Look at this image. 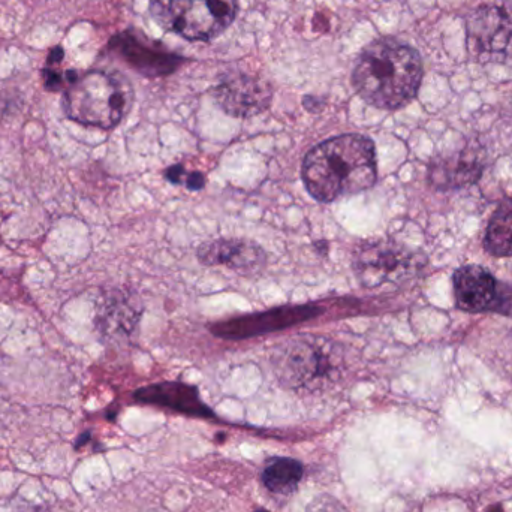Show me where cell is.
<instances>
[{"label":"cell","instance_id":"cell-4","mask_svg":"<svg viewBox=\"0 0 512 512\" xmlns=\"http://www.w3.org/2000/svg\"><path fill=\"white\" fill-rule=\"evenodd\" d=\"M342 355L319 337H295L274 349L271 364L277 378L294 390H316L340 372Z\"/></svg>","mask_w":512,"mask_h":512},{"label":"cell","instance_id":"cell-12","mask_svg":"<svg viewBox=\"0 0 512 512\" xmlns=\"http://www.w3.org/2000/svg\"><path fill=\"white\" fill-rule=\"evenodd\" d=\"M484 170V158L475 147H465L450 155L433 159L429 167V182L439 191H451L474 185Z\"/></svg>","mask_w":512,"mask_h":512},{"label":"cell","instance_id":"cell-18","mask_svg":"<svg viewBox=\"0 0 512 512\" xmlns=\"http://www.w3.org/2000/svg\"><path fill=\"white\" fill-rule=\"evenodd\" d=\"M63 50L60 47L53 48L48 54L47 63L45 68L42 69V77H44L45 89L50 92H59V90L66 89L69 81L74 77L75 71H60L59 65L63 60Z\"/></svg>","mask_w":512,"mask_h":512},{"label":"cell","instance_id":"cell-8","mask_svg":"<svg viewBox=\"0 0 512 512\" xmlns=\"http://www.w3.org/2000/svg\"><path fill=\"white\" fill-rule=\"evenodd\" d=\"M454 297L469 313L512 315V288L481 265H463L453 274Z\"/></svg>","mask_w":512,"mask_h":512},{"label":"cell","instance_id":"cell-11","mask_svg":"<svg viewBox=\"0 0 512 512\" xmlns=\"http://www.w3.org/2000/svg\"><path fill=\"white\" fill-rule=\"evenodd\" d=\"M321 313L318 306H283L255 315L242 316V318L228 319L213 325L215 336L222 339H248V337L261 336L265 333L283 330L292 325L309 321Z\"/></svg>","mask_w":512,"mask_h":512},{"label":"cell","instance_id":"cell-14","mask_svg":"<svg viewBox=\"0 0 512 512\" xmlns=\"http://www.w3.org/2000/svg\"><path fill=\"white\" fill-rule=\"evenodd\" d=\"M143 306L135 295L114 291L102 301L98 310V327L104 336L128 337L140 322Z\"/></svg>","mask_w":512,"mask_h":512},{"label":"cell","instance_id":"cell-6","mask_svg":"<svg viewBox=\"0 0 512 512\" xmlns=\"http://www.w3.org/2000/svg\"><path fill=\"white\" fill-rule=\"evenodd\" d=\"M423 256L391 240L364 243L355 252L352 267L361 285L376 288L384 283H399L415 276L423 267Z\"/></svg>","mask_w":512,"mask_h":512},{"label":"cell","instance_id":"cell-19","mask_svg":"<svg viewBox=\"0 0 512 512\" xmlns=\"http://www.w3.org/2000/svg\"><path fill=\"white\" fill-rule=\"evenodd\" d=\"M426 512H471V508L459 498H439L427 505Z\"/></svg>","mask_w":512,"mask_h":512},{"label":"cell","instance_id":"cell-17","mask_svg":"<svg viewBox=\"0 0 512 512\" xmlns=\"http://www.w3.org/2000/svg\"><path fill=\"white\" fill-rule=\"evenodd\" d=\"M304 469L297 460L277 457L270 460L262 471V481L270 492L289 495L297 489L303 478Z\"/></svg>","mask_w":512,"mask_h":512},{"label":"cell","instance_id":"cell-23","mask_svg":"<svg viewBox=\"0 0 512 512\" xmlns=\"http://www.w3.org/2000/svg\"><path fill=\"white\" fill-rule=\"evenodd\" d=\"M89 438H90V433H84V435H81L80 438L77 439V444H75V450H78V448H80L81 445L86 444V441Z\"/></svg>","mask_w":512,"mask_h":512},{"label":"cell","instance_id":"cell-20","mask_svg":"<svg viewBox=\"0 0 512 512\" xmlns=\"http://www.w3.org/2000/svg\"><path fill=\"white\" fill-rule=\"evenodd\" d=\"M307 512H348L333 496L322 495L313 499L307 507Z\"/></svg>","mask_w":512,"mask_h":512},{"label":"cell","instance_id":"cell-21","mask_svg":"<svg viewBox=\"0 0 512 512\" xmlns=\"http://www.w3.org/2000/svg\"><path fill=\"white\" fill-rule=\"evenodd\" d=\"M165 177H167L171 183H174V185H185L188 173H186L183 165H173V167H170L165 171Z\"/></svg>","mask_w":512,"mask_h":512},{"label":"cell","instance_id":"cell-2","mask_svg":"<svg viewBox=\"0 0 512 512\" xmlns=\"http://www.w3.org/2000/svg\"><path fill=\"white\" fill-rule=\"evenodd\" d=\"M423 74V60L415 48L394 38H379L358 54L351 81L367 104L399 110L415 99Z\"/></svg>","mask_w":512,"mask_h":512},{"label":"cell","instance_id":"cell-16","mask_svg":"<svg viewBox=\"0 0 512 512\" xmlns=\"http://www.w3.org/2000/svg\"><path fill=\"white\" fill-rule=\"evenodd\" d=\"M484 246L498 258L512 256V197L502 201L490 218Z\"/></svg>","mask_w":512,"mask_h":512},{"label":"cell","instance_id":"cell-1","mask_svg":"<svg viewBox=\"0 0 512 512\" xmlns=\"http://www.w3.org/2000/svg\"><path fill=\"white\" fill-rule=\"evenodd\" d=\"M301 177L310 197L321 203L367 191L378 179L375 143L360 134L322 141L304 158Z\"/></svg>","mask_w":512,"mask_h":512},{"label":"cell","instance_id":"cell-13","mask_svg":"<svg viewBox=\"0 0 512 512\" xmlns=\"http://www.w3.org/2000/svg\"><path fill=\"white\" fill-rule=\"evenodd\" d=\"M201 264L207 267H228L242 274H255L267 264V255L248 240L221 239L204 243L197 252Z\"/></svg>","mask_w":512,"mask_h":512},{"label":"cell","instance_id":"cell-15","mask_svg":"<svg viewBox=\"0 0 512 512\" xmlns=\"http://www.w3.org/2000/svg\"><path fill=\"white\" fill-rule=\"evenodd\" d=\"M135 399L141 403L165 406L183 414L195 417H210L212 411L201 402L198 391L180 382H162L141 388L135 393Z\"/></svg>","mask_w":512,"mask_h":512},{"label":"cell","instance_id":"cell-10","mask_svg":"<svg viewBox=\"0 0 512 512\" xmlns=\"http://www.w3.org/2000/svg\"><path fill=\"white\" fill-rule=\"evenodd\" d=\"M213 98L225 113L237 119H248L270 107L273 89L270 83L256 75L230 72L216 84Z\"/></svg>","mask_w":512,"mask_h":512},{"label":"cell","instance_id":"cell-22","mask_svg":"<svg viewBox=\"0 0 512 512\" xmlns=\"http://www.w3.org/2000/svg\"><path fill=\"white\" fill-rule=\"evenodd\" d=\"M185 185L186 188L191 189V191H200V189H203L204 185H206V179H204L201 173H188Z\"/></svg>","mask_w":512,"mask_h":512},{"label":"cell","instance_id":"cell-9","mask_svg":"<svg viewBox=\"0 0 512 512\" xmlns=\"http://www.w3.org/2000/svg\"><path fill=\"white\" fill-rule=\"evenodd\" d=\"M108 50L144 77H165L185 63V57L168 51L159 42L147 39L138 30L117 33L108 42Z\"/></svg>","mask_w":512,"mask_h":512},{"label":"cell","instance_id":"cell-7","mask_svg":"<svg viewBox=\"0 0 512 512\" xmlns=\"http://www.w3.org/2000/svg\"><path fill=\"white\" fill-rule=\"evenodd\" d=\"M466 36L469 51L478 62L512 59V0L487 3L471 12Z\"/></svg>","mask_w":512,"mask_h":512},{"label":"cell","instance_id":"cell-24","mask_svg":"<svg viewBox=\"0 0 512 512\" xmlns=\"http://www.w3.org/2000/svg\"><path fill=\"white\" fill-rule=\"evenodd\" d=\"M26 512H51V511L48 510L47 507H44V505H38V507L30 508V510L26 511Z\"/></svg>","mask_w":512,"mask_h":512},{"label":"cell","instance_id":"cell-5","mask_svg":"<svg viewBox=\"0 0 512 512\" xmlns=\"http://www.w3.org/2000/svg\"><path fill=\"white\" fill-rule=\"evenodd\" d=\"M239 0H150L153 20L188 41H212L236 20Z\"/></svg>","mask_w":512,"mask_h":512},{"label":"cell","instance_id":"cell-3","mask_svg":"<svg viewBox=\"0 0 512 512\" xmlns=\"http://www.w3.org/2000/svg\"><path fill=\"white\" fill-rule=\"evenodd\" d=\"M134 90L116 72L90 69L75 72L63 95V111L68 119L80 125L111 129L122 122L131 110Z\"/></svg>","mask_w":512,"mask_h":512}]
</instances>
